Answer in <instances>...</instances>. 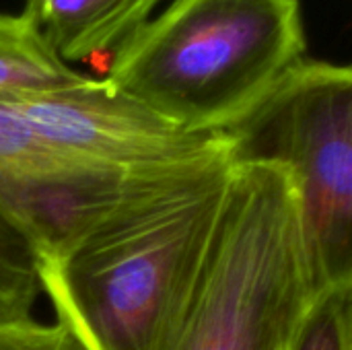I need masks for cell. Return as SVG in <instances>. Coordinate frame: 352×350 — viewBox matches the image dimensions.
Returning <instances> with one entry per match:
<instances>
[{
	"label": "cell",
	"instance_id": "obj_10",
	"mask_svg": "<svg viewBox=\"0 0 352 350\" xmlns=\"http://www.w3.org/2000/svg\"><path fill=\"white\" fill-rule=\"evenodd\" d=\"M70 165L89 163H80L56 153L43 144L10 109L0 105V179Z\"/></svg>",
	"mask_w": 352,
	"mask_h": 350
},
{
	"label": "cell",
	"instance_id": "obj_3",
	"mask_svg": "<svg viewBox=\"0 0 352 350\" xmlns=\"http://www.w3.org/2000/svg\"><path fill=\"white\" fill-rule=\"evenodd\" d=\"M314 295L289 175L274 165L237 163L177 350H287Z\"/></svg>",
	"mask_w": 352,
	"mask_h": 350
},
{
	"label": "cell",
	"instance_id": "obj_11",
	"mask_svg": "<svg viewBox=\"0 0 352 350\" xmlns=\"http://www.w3.org/2000/svg\"><path fill=\"white\" fill-rule=\"evenodd\" d=\"M0 350H89L64 322L43 324L33 318L0 322Z\"/></svg>",
	"mask_w": 352,
	"mask_h": 350
},
{
	"label": "cell",
	"instance_id": "obj_4",
	"mask_svg": "<svg viewBox=\"0 0 352 350\" xmlns=\"http://www.w3.org/2000/svg\"><path fill=\"white\" fill-rule=\"evenodd\" d=\"M227 136L289 175L314 291L352 285V64L305 58Z\"/></svg>",
	"mask_w": 352,
	"mask_h": 350
},
{
	"label": "cell",
	"instance_id": "obj_5",
	"mask_svg": "<svg viewBox=\"0 0 352 350\" xmlns=\"http://www.w3.org/2000/svg\"><path fill=\"white\" fill-rule=\"evenodd\" d=\"M56 153L124 173H148L208 153L225 134L186 132L103 76L0 99Z\"/></svg>",
	"mask_w": 352,
	"mask_h": 350
},
{
	"label": "cell",
	"instance_id": "obj_7",
	"mask_svg": "<svg viewBox=\"0 0 352 350\" xmlns=\"http://www.w3.org/2000/svg\"><path fill=\"white\" fill-rule=\"evenodd\" d=\"M89 78L64 64L23 12H0V99L68 89Z\"/></svg>",
	"mask_w": 352,
	"mask_h": 350
},
{
	"label": "cell",
	"instance_id": "obj_9",
	"mask_svg": "<svg viewBox=\"0 0 352 350\" xmlns=\"http://www.w3.org/2000/svg\"><path fill=\"white\" fill-rule=\"evenodd\" d=\"M287 350H352V285L316 293L301 314Z\"/></svg>",
	"mask_w": 352,
	"mask_h": 350
},
{
	"label": "cell",
	"instance_id": "obj_1",
	"mask_svg": "<svg viewBox=\"0 0 352 350\" xmlns=\"http://www.w3.org/2000/svg\"><path fill=\"white\" fill-rule=\"evenodd\" d=\"M225 138L142 177L87 233L37 258L43 295L89 350H177L229 202Z\"/></svg>",
	"mask_w": 352,
	"mask_h": 350
},
{
	"label": "cell",
	"instance_id": "obj_2",
	"mask_svg": "<svg viewBox=\"0 0 352 350\" xmlns=\"http://www.w3.org/2000/svg\"><path fill=\"white\" fill-rule=\"evenodd\" d=\"M305 50L299 0H173L101 76L186 132L227 134Z\"/></svg>",
	"mask_w": 352,
	"mask_h": 350
},
{
	"label": "cell",
	"instance_id": "obj_8",
	"mask_svg": "<svg viewBox=\"0 0 352 350\" xmlns=\"http://www.w3.org/2000/svg\"><path fill=\"white\" fill-rule=\"evenodd\" d=\"M43 295L31 241L0 212V322L33 318Z\"/></svg>",
	"mask_w": 352,
	"mask_h": 350
},
{
	"label": "cell",
	"instance_id": "obj_6",
	"mask_svg": "<svg viewBox=\"0 0 352 350\" xmlns=\"http://www.w3.org/2000/svg\"><path fill=\"white\" fill-rule=\"evenodd\" d=\"M163 0H25L23 14L64 64L109 60Z\"/></svg>",
	"mask_w": 352,
	"mask_h": 350
}]
</instances>
